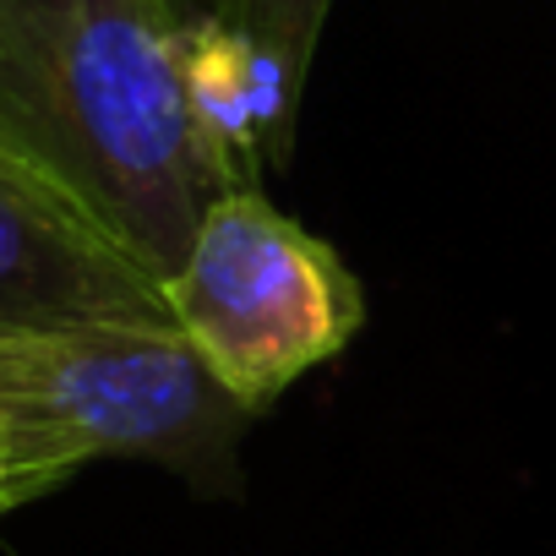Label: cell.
I'll use <instances>...</instances> for the list:
<instances>
[{
  "instance_id": "cell-4",
  "label": "cell",
  "mask_w": 556,
  "mask_h": 556,
  "mask_svg": "<svg viewBox=\"0 0 556 556\" xmlns=\"http://www.w3.org/2000/svg\"><path fill=\"white\" fill-rule=\"evenodd\" d=\"M88 323H175L164 278L0 142V339Z\"/></svg>"
},
{
  "instance_id": "cell-7",
  "label": "cell",
  "mask_w": 556,
  "mask_h": 556,
  "mask_svg": "<svg viewBox=\"0 0 556 556\" xmlns=\"http://www.w3.org/2000/svg\"><path fill=\"white\" fill-rule=\"evenodd\" d=\"M164 12H169L180 28H197V23L224 17V0H164Z\"/></svg>"
},
{
  "instance_id": "cell-6",
  "label": "cell",
  "mask_w": 556,
  "mask_h": 556,
  "mask_svg": "<svg viewBox=\"0 0 556 556\" xmlns=\"http://www.w3.org/2000/svg\"><path fill=\"white\" fill-rule=\"evenodd\" d=\"M333 0H224V23L251 45L267 104V164H285L295 142L301 93L323 45Z\"/></svg>"
},
{
  "instance_id": "cell-5",
  "label": "cell",
  "mask_w": 556,
  "mask_h": 556,
  "mask_svg": "<svg viewBox=\"0 0 556 556\" xmlns=\"http://www.w3.org/2000/svg\"><path fill=\"white\" fill-rule=\"evenodd\" d=\"M180 50H186L191 104H197L207 137L235 164V175L256 186V169L267 164V104H262V77H256L251 45L224 17H213V23L186 28Z\"/></svg>"
},
{
  "instance_id": "cell-1",
  "label": "cell",
  "mask_w": 556,
  "mask_h": 556,
  "mask_svg": "<svg viewBox=\"0 0 556 556\" xmlns=\"http://www.w3.org/2000/svg\"><path fill=\"white\" fill-rule=\"evenodd\" d=\"M164 0H0V142L153 278L251 186L207 137Z\"/></svg>"
},
{
  "instance_id": "cell-8",
  "label": "cell",
  "mask_w": 556,
  "mask_h": 556,
  "mask_svg": "<svg viewBox=\"0 0 556 556\" xmlns=\"http://www.w3.org/2000/svg\"><path fill=\"white\" fill-rule=\"evenodd\" d=\"M23 507V496H17V485L7 480V469H0V518H7V513H17Z\"/></svg>"
},
{
  "instance_id": "cell-2",
  "label": "cell",
  "mask_w": 556,
  "mask_h": 556,
  "mask_svg": "<svg viewBox=\"0 0 556 556\" xmlns=\"http://www.w3.org/2000/svg\"><path fill=\"white\" fill-rule=\"evenodd\" d=\"M251 409L175 323H88L0 339V469L23 507L93 458L229 475Z\"/></svg>"
},
{
  "instance_id": "cell-3",
  "label": "cell",
  "mask_w": 556,
  "mask_h": 556,
  "mask_svg": "<svg viewBox=\"0 0 556 556\" xmlns=\"http://www.w3.org/2000/svg\"><path fill=\"white\" fill-rule=\"evenodd\" d=\"M164 295L175 328L251 415L333 361L366 317L339 251L278 213L262 186H235L207 207Z\"/></svg>"
}]
</instances>
